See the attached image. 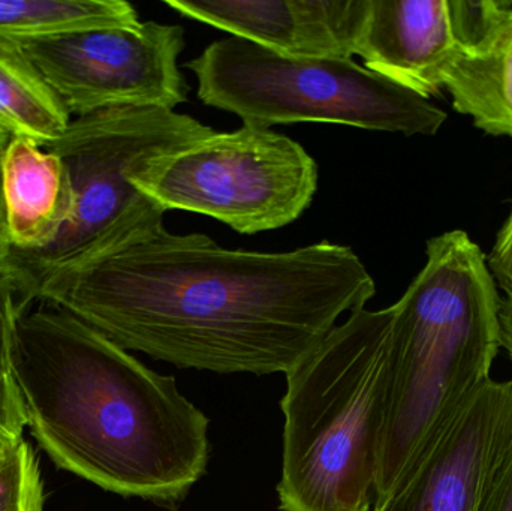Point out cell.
Here are the masks:
<instances>
[{
	"label": "cell",
	"instance_id": "d4e9b609",
	"mask_svg": "<svg viewBox=\"0 0 512 511\" xmlns=\"http://www.w3.org/2000/svg\"><path fill=\"white\" fill-rule=\"evenodd\" d=\"M0 449H3V447H2V446H0Z\"/></svg>",
	"mask_w": 512,
	"mask_h": 511
},
{
	"label": "cell",
	"instance_id": "277c9868",
	"mask_svg": "<svg viewBox=\"0 0 512 511\" xmlns=\"http://www.w3.org/2000/svg\"><path fill=\"white\" fill-rule=\"evenodd\" d=\"M393 308L351 312L286 377L280 511H372Z\"/></svg>",
	"mask_w": 512,
	"mask_h": 511
},
{
	"label": "cell",
	"instance_id": "9c48e42d",
	"mask_svg": "<svg viewBox=\"0 0 512 511\" xmlns=\"http://www.w3.org/2000/svg\"><path fill=\"white\" fill-rule=\"evenodd\" d=\"M512 443V380H489L372 511H478Z\"/></svg>",
	"mask_w": 512,
	"mask_h": 511
},
{
	"label": "cell",
	"instance_id": "7a4b0ae2",
	"mask_svg": "<svg viewBox=\"0 0 512 511\" xmlns=\"http://www.w3.org/2000/svg\"><path fill=\"white\" fill-rule=\"evenodd\" d=\"M9 369L27 426L54 464L105 491L182 504L210 461V420L74 315L45 305L18 320Z\"/></svg>",
	"mask_w": 512,
	"mask_h": 511
},
{
	"label": "cell",
	"instance_id": "7c38bea8",
	"mask_svg": "<svg viewBox=\"0 0 512 511\" xmlns=\"http://www.w3.org/2000/svg\"><path fill=\"white\" fill-rule=\"evenodd\" d=\"M0 186L11 251H45L74 218V186L65 162L29 138L9 141L0 156Z\"/></svg>",
	"mask_w": 512,
	"mask_h": 511
},
{
	"label": "cell",
	"instance_id": "7402d4cb",
	"mask_svg": "<svg viewBox=\"0 0 512 511\" xmlns=\"http://www.w3.org/2000/svg\"><path fill=\"white\" fill-rule=\"evenodd\" d=\"M11 254V243H9L8 230H6L5 209H3L2 186H0V263Z\"/></svg>",
	"mask_w": 512,
	"mask_h": 511
},
{
	"label": "cell",
	"instance_id": "5bb4252c",
	"mask_svg": "<svg viewBox=\"0 0 512 511\" xmlns=\"http://www.w3.org/2000/svg\"><path fill=\"white\" fill-rule=\"evenodd\" d=\"M71 120L17 42L0 38V128L47 147Z\"/></svg>",
	"mask_w": 512,
	"mask_h": 511
},
{
	"label": "cell",
	"instance_id": "52a82bcc",
	"mask_svg": "<svg viewBox=\"0 0 512 511\" xmlns=\"http://www.w3.org/2000/svg\"><path fill=\"white\" fill-rule=\"evenodd\" d=\"M318 177L300 143L243 125L152 159L132 182L165 212L198 213L256 234L297 221L312 204Z\"/></svg>",
	"mask_w": 512,
	"mask_h": 511
},
{
	"label": "cell",
	"instance_id": "2e32d148",
	"mask_svg": "<svg viewBox=\"0 0 512 511\" xmlns=\"http://www.w3.org/2000/svg\"><path fill=\"white\" fill-rule=\"evenodd\" d=\"M44 488L35 453L26 441L6 447L0 461V511H42Z\"/></svg>",
	"mask_w": 512,
	"mask_h": 511
},
{
	"label": "cell",
	"instance_id": "5b68a950",
	"mask_svg": "<svg viewBox=\"0 0 512 511\" xmlns=\"http://www.w3.org/2000/svg\"><path fill=\"white\" fill-rule=\"evenodd\" d=\"M198 98L243 125L339 123L367 131L435 135L447 113L354 60L297 59L228 36L189 60Z\"/></svg>",
	"mask_w": 512,
	"mask_h": 511
},
{
	"label": "cell",
	"instance_id": "30bf717a",
	"mask_svg": "<svg viewBox=\"0 0 512 511\" xmlns=\"http://www.w3.org/2000/svg\"><path fill=\"white\" fill-rule=\"evenodd\" d=\"M183 17L282 56L352 60L367 0H165Z\"/></svg>",
	"mask_w": 512,
	"mask_h": 511
},
{
	"label": "cell",
	"instance_id": "ffe728a7",
	"mask_svg": "<svg viewBox=\"0 0 512 511\" xmlns=\"http://www.w3.org/2000/svg\"><path fill=\"white\" fill-rule=\"evenodd\" d=\"M478 511H512V443L496 468Z\"/></svg>",
	"mask_w": 512,
	"mask_h": 511
},
{
	"label": "cell",
	"instance_id": "8fae6325",
	"mask_svg": "<svg viewBox=\"0 0 512 511\" xmlns=\"http://www.w3.org/2000/svg\"><path fill=\"white\" fill-rule=\"evenodd\" d=\"M457 53L450 0H367L355 56L369 71L429 99Z\"/></svg>",
	"mask_w": 512,
	"mask_h": 511
},
{
	"label": "cell",
	"instance_id": "3957f363",
	"mask_svg": "<svg viewBox=\"0 0 512 511\" xmlns=\"http://www.w3.org/2000/svg\"><path fill=\"white\" fill-rule=\"evenodd\" d=\"M427 260L394 303L375 503L490 378L501 297L480 246L462 230L427 242Z\"/></svg>",
	"mask_w": 512,
	"mask_h": 511
},
{
	"label": "cell",
	"instance_id": "ba28073f",
	"mask_svg": "<svg viewBox=\"0 0 512 511\" xmlns=\"http://www.w3.org/2000/svg\"><path fill=\"white\" fill-rule=\"evenodd\" d=\"M69 116L114 108L173 110L188 101L179 68L185 29L143 21L138 30L102 29L17 42Z\"/></svg>",
	"mask_w": 512,
	"mask_h": 511
},
{
	"label": "cell",
	"instance_id": "603a6c76",
	"mask_svg": "<svg viewBox=\"0 0 512 511\" xmlns=\"http://www.w3.org/2000/svg\"><path fill=\"white\" fill-rule=\"evenodd\" d=\"M11 138V135H9L5 129L0 128V156H2V153L5 152L6 146H8Z\"/></svg>",
	"mask_w": 512,
	"mask_h": 511
},
{
	"label": "cell",
	"instance_id": "d6986e66",
	"mask_svg": "<svg viewBox=\"0 0 512 511\" xmlns=\"http://www.w3.org/2000/svg\"><path fill=\"white\" fill-rule=\"evenodd\" d=\"M487 264L493 278L505 291V296L512 294V207L507 221L496 236Z\"/></svg>",
	"mask_w": 512,
	"mask_h": 511
},
{
	"label": "cell",
	"instance_id": "e0dca14e",
	"mask_svg": "<svg viewBox=\"0 0 512 511\" xmlns=\"http://www.w3.org/2000/svg\"><path fill=\"white\" fill-rule=\"evenodd\" d=\"M27 306L17 273L8 261H3L0 263V366L3 368L9 369L15 330Z\"/></svg>",
	"mask_w": 512,
	"mask_h": 511
},
{
	"label": "cell",
	"instance_id": "4fadbf2b",
	"mask_svg": "<svg viewBox=\"0 0 512 511\" xmlns=\"http://www.w3.org/2000/svg\"><path fill=\"white\" fill-rule=\"evenodd\" d=\"M444 89L460 114L486 134L512 138V2L492 0L489 14L445 74Z\"/></svg>",
	"mask_w": 512,
	"mask_h": 511
},
{
	"label": "cell",
	"instance_id": "8992f818",
	"mask_svg": "<svg viewBox=\"0 0 512 511\" xmlns=\"http://www.w3.org/2000/svg\"><path fill=\"white\" fill-rule=\"evenodd\" d=\"M195 117L164 108H114L71 120L45 149L68 168L75 213L59 239L35 254L11 251L24 299L41 273L83 252L138 242L164 230L165 210L132 182L147 162L213 134Z\"/></svg>",
	"mask_w": 512,
	"mask_h": 511
},
{
	"label": "cell",
	"instance_id": "cb8c5ba5",
	"mask_svg": "<svg viewBox=\"0 0 512 511\" xmlns=\"http://www.w3.org/2000/svg\"><path fill=\"white\" fill-rule=\"evenodd\" d=\"M3 452H5V449H0V461H2Z\"/></svg>",
	"mask_w": 512,
	"mask_h": 511
},
{
	"label": "cell",
	"instance_id": "ac0fdd59",
	"mask_svg": "<svg viewBox=\"0 0 512 511\" xmlns=\"http://www.w3.org/2000/svg\"><path fill=\"white\" fill-rule=\"evenodd\" d=\"M26 426V414L11 369L0 366V446L6 449L23 440Z\"/></svg>",
	"mask_w": 512,
	"mask_h": 511
},
{
	"label": "cell",
	"instance_id": "44dd1931",
	"mask_svg": "<svg viewBox=\"0 0 512 511\" xmlns=\"http://www.w3.org/2000/svg\"><path fill=\"white\" fill-rule=\"evenodd\" d=\"M499 323H501V348L507 351L512 362V294H508L504 300H501Z\"/></svg>",
	"mask_w": 512,
	"mask_h": 511
},
{
	"label": "cell",
	"instance_id": "6da1fadb",
	"mask_svg": "<svg viewBox=\"0 0 512 511\" xmlns=\"http://www.w3.org/2000/svg\"><path fill=\"white\" fill-rule=\"evenodd\" d=\"M375 293L349 246L245 251L165 228L75 255L30 287L32 302L74 315L126 351L225 375H288Z\"/></svg>",
	"mask_w": 512,
	"mask_h": 511
},
{
	"label": "cell",
	"instance_id": "9a60e30c",
	"mask_svg": "<svg viewBox=\"0 0 512 511\" xmlns=\"http://www.w3.org/2000/svg\"><path fill=\"white\" fill-rule=\"evenodd\" d=\"M141 26L137 9L125 0H0V38L14 42Z\"/></svg>",
	"mask_w": 512,
	"mask_h": 511
}]
</instances>
